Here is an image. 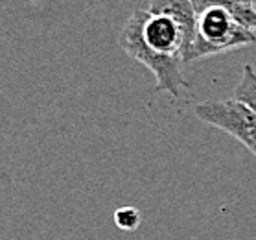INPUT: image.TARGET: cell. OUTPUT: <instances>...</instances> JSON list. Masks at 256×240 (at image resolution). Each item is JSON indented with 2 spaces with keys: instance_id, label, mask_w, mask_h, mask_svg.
I'll list each match as a JSON object with an SVG mask.
<instances>
[{
  "instance_id": "obj_1",
  "label": "cell",
  "mask_w": 256,
  "mask_h": 240,
  "mask_svg": "<svg viewBox=\"0 0 256 240\" xmlns=\"http://www.w3.org/2000/svg\"><path fill=\"white\" fill-rule=\"evenodd\" d=\"M120 48L129 58L148 67L157 80L155 93L179 96L180 89L190 87L180 71L192 37L174 17L150 10H134L120 32Z\"/></svg>"
},
{
  "instance_id": "obj_2",
  "label": "cell",
  "mask_w": 256,
  "mask_h": 240,
  "mask_svg": "<svg viewBox=\"0 0 256 240\" xmlns=\"http://www.w3.org/2000/svg\"><path fill=\"white\" fill-rule=\"evenodd\" d=\"M196 32L184 63L256 43V10L230 0H190Z\"/></svg>"
},
{
  "instance_id": "obj_3",
  "label": "cell",
  "mask_w": 256,
  "mask_h": 240,
  "mask_svg": "<svg viewBox=\"0 0 256 240\" xmlns=\"http://www.w3.org/2000/svg\"><path fill=\"white\" fill-rule=\"evenodd\" d=\"M199 120L227 131L256 155V113L238 100L203 102L194 107Z\"/></svg>"
},
{
  "instance_id": "obj_4",
  "label": "cell",
  "mask_w": 256,
  "mask_h": 240,
  "mask_svg": "<svg viewBox=\"0 0 256 240\" xmlns=\"http://www.w3.org/2000/svg\"><path fill=\"white\" fill-rule=\"evenodd\" d=\"M150 12L164 13L174 17L177 23L182 24V28L188 32V36L194 41L196 32V13H194L190 0H150Z\"/></svg>"
},
{
  "instance_id": "obj_5",
  "label": "cell",
  "mask_w": 256,
  "mask_h": 240,
  "mask_svg": "<svg viewBox=\"0 0 256 240\" xmlns=\"http://www.w3.org/2000/svg\"><path fill=\"white\" fill-rule=\"evenodd\" d=\"M234 100L256 113V69L252 65H245L240 83L234 89Z\"/></svg>"
},
{
  "instance_id": "obj_6",
  "label": "cell",
  "mask_w": 256,
  "mask_h": 240,
  "mask_svg": "<svg viewBox=\"0 0 256 240\" xmlns=\"http://www.w3.org/2000/svg\"><path fill=\"white\" fill-rule=\"evenodd\" d=\"M114 222L124 231H133L140 223V212L133 207H124L114 212Z\"/></svg>"
},
{
  "instance_id": "obj_7",
  "label": "cell",
  "mask_w": 256,
  "mask_h": 240,
  "mask_svg": "<svg viewBox=\"0 0 256 240\" xmlns=\"http://www.w3.org/2000/svg\"><path fill=\"white\" fill-rule=\"evenodd\" d=\"M234 4H240V6H247V8H254L256 0H230Z\"/></svg>"
}]
</instances>
